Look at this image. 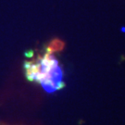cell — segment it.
Wrapping results in <instances>:
<instances>
[{"instance_id":"cell-1","label":"cell","mask_w":125,"mask_h":125,"mask_svg":"<svg viewBox=\"0 0 125 125\" xmlns=\"http://www.w3.org/2000/svg\"><path fill=\"white\" fill-rule=\"evenodd\" d=\"M62 47L61 41L54 40L42 53H27L22 66L25 78L40 85L47 93L62 89L65 86L63 70L55 56V52Z\"/></svg>"},{"instance_id":"cell-2","label":"cell","mask_w":125,"mask_h":125,"mask_svg":"<svg viewBox=\"0 0 125 125\" xmlns=\"http://www.w3.org/2000/svg\"><path fill=\"white\" fill-rule=\"evenodd\" d=\"M0 125H21V124H13V123H9V122H4V121H0Z\"/></svg>"}]
</instances>
